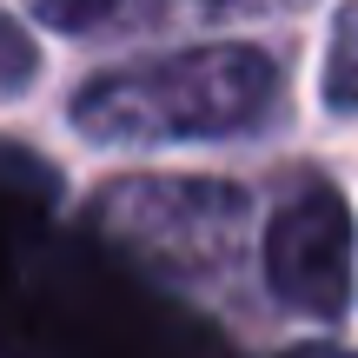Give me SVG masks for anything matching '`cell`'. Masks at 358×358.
<instances>
[{
	"label": "cell",
	"instance_id": "6da1fadb",
	"mask_svg": "<svg viewBox=\"0 0 358 358\" xmlns=\"http://www.w3.org/2000/svg\"><path fill=\"white\" fill-rule=\"evenodd\" d=\"M272 93H279V66L259 47H186L87 80L73 93V127L100 146L226 140L266 120Z\"/></svg>",
	"mask_w": 358,
	"mask_h": 358
},
{
	"label": "cell",
	"instance_id": "7a4b0ae2",
	"mask_svg": "<svg viewBox=\"0 0 358 358\" xmlns=\"http://www.w3.org/2000/svg\"><path fill=\"white\" fill-rule=\"evenodd\" d=\"M245 192L219 179H113L93 199V226L113 252L146 266L153 279L206 285L239 259L245 239Z\"/></svg>",
	"mask_w": 358,
	"mask_h": 358
},
{
	"label": "cell",
	"instance_id": "3957f363",
	"mask_svg": "<svg viewBox=\"0 0 358 358\" xmlns=\"http://www.w3.org/2000/svg\"><path fill=\"white\" fill-rule=\"evenodd\" d=\"M266 285L306 319H338L352 299V206L306 186L266 219Z\"/></svg>",
	"mask_w": 358,
	"mask_h": 358
},
{
	"label": "cell",
	"instance_id": "277c9868",
	"mask_svg": "<svg viewBox=\"0 0 358 358\" xmlns=\"http://www.w3.org/2000/svg\"><path fill=\"white\" fill-rule=\"evenodd\" d=\"M325 100L338 113H358V0L338 13L332 27V53H325Z\"/></svg>",
	"mask_w": 358,
	"mask_h": 358
},
{
	"label": "cell",
	"instance_id": "5b68a950",
	"mask_svg": "<svg viewBox=\"0 0 358 358\" xmlns=\"http://www.w3.org/2000/svg\"><path fill=\"white\" fill-rule=\"evenodd\" d=\"M27 7H34L47 27H60V34H80V27L106 20V13H113L120 0H27Z\"/></svg>",
	"mask_w": 358,
	"mask_h": 358
},
{
	"label": "cell",
	"instance_id": "8992f818",
	"mask_svg": "<svg viewBox=\"0 0 358 358\" xmlns=\"http://www.w3.org/2000/svg\"><path fill=\"white\" fill-rule=\"evenodd\" d=\"M34 80V47H27V34L0 13V87H27Z\"/></svg>",
	"mask_w": 358,
	"mask_h": 358
},
{
	"label": "cell",
	"instance_id": "52a82bcc",
	"mask_svg": "<svg viewBox=\"0 0 358 358\" xmlns=\"http://www.w3.org/2000/svg\"><path fill=\"white\" fill-rule=\"evenodd\" d=\"M292 358H345V352H292Z\"/></svg>",
	"mask_w": 358,
	"mask_h": 358
}]
</instances>
